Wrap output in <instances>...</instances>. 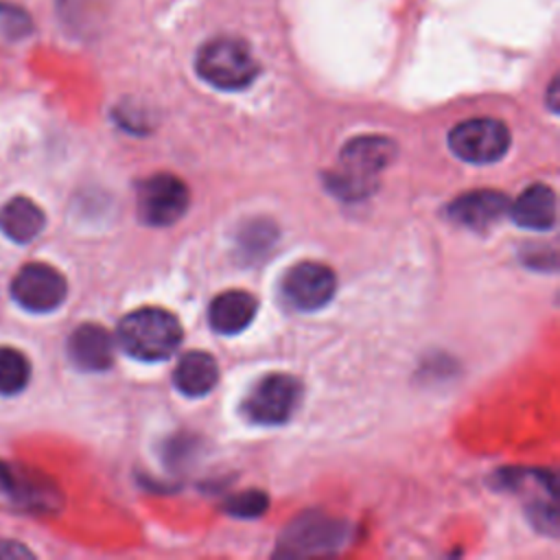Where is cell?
<instances>
[{"label":"cell","mask_w":560,"mask_h":560,"mask_svg":"<svg viewBox=\"0 0 560 560\" xmlns=\"http://www.w3.org/2000/svg\"><path fill=\"white\" fill-rule=\"evenodd\" d=\"M173 381L175 387L188 398L206 396L219 381V368L214 357L201 350L184 354L175 368Z\"/></svg>","instance_id":"9a60e30c"},{"label":"cell","mask_w":560,"mask_h":560,"mask_svg":"<svg viewBox=\"0 0 560 560\" xmlns=\"http://www.w3.org/2000/svg\"><path fill=\"white\" fill-rule=\"evenodd\" d=\"M66 278L46 262L24 265L11 280L13 300L31 313H48L66 300Z\"/></svg>","instance_id":"ba28073f"},{"label":"cell","mask_w":560,"mask_h":560,"mask_svg":"<svg viewBox=\"0 0 560 560\" xmlns=\"http://www.w3.org/2000/svg\"><path fill=\"white\" fill-rule=\"evenodd\" d=\"M0 497L4 503L28 512H50L61 503L57 486L44 472L7 462H0Z\"/></svg>","instance_id":"5b68a950"},{"label":"cell","mask_w":560,"mask_h":560,"mask_svg":"<svg viewBox=\"0 0 560 560\" xmlns=\"http://www.w3.org/2000/svg\"><path fill=\"white\" fill-rule=\"evenodd\" d=\"M337 289V280L330 267L322 262H298L282 280L284 300L298 311H317L326 306Z\"/></svg>","instance_id":"9c48e42d"},{"label":"cell","mask_w":560,"mask_h":560,"mask_svg":"<svg viewBox=\"0 0 560 560\" xmlns=\"http://www.w3.org/2000/svg\"><path fill=\"white\" fill-rule=\"evenodd\" d=\"M31 378V363L18 350L9 346H0V394L11 396L26 387Z\"/></svg>","instance_id":"ac0fdd59"},{"label":"cell","mask_w":560,"mask_h":560,"mask_svg":"<svg viewBox=\"0 0 560 560\" xmlns=\"http://www.w3.org/2000/svg\"><path fill=\"white\" fill-rule=\"evenodd\" d=\"M118 343L138 361H164L182 343V324L164 308L144 306L120 319Z\"/></svg>","instance_id":"6da1fadb"},{"label":"cell","mask_w":560,"mask_h":560,"mask_svg":"<svg viewBox=\"0 0 560 560\" xmlns=\"http://www.w3.org/2000/svg\"><path fill=\"white\" fill-rule=\"evenodd\" d=\"M267 508V497L258 490H247V492H241L236 497H232L228 503H225V510L234 516H241V518H252V516H258L262 514Z\"/></svg>","instance_id":"ffe728a7"},{"label":"cell","mask_w":560,"mask_h":560,"mask_svg":"<svg viewBox=\"0 0 560 560\" xmlns=\"http://www.w3.org/2000/svg\"><path fill=\"white\" fill-rule=\"evenodd\" d=\"M112 7L114 0H57V15L68 28L88 33L103 24Z\"/></svg>","instance_id":"e0dca14e"},{"label":"cell","mask_w":560,"mask_h":560,"mask_svg":"<svg viewBox=\"0 0 560 560\" xmlns=\"http://www.w3.org/2000/svg\"><path fill=\"white\" fill-rule=\"evenodd\" d=\"M448 144L464 162L488 164L508 151L510 131L497 118H470L453 127Z\"/></svg>","instance_id":"52a82bcc"},{"label":"cell","mask_w":560,"mask_h":560,"mask_svg":"<svg viewBox=\"0 0 560 560\" xmlns=\"http://www.w3.org/2000/svg\"><path fill=\"white\" fill-rule=\"evenodd\" d=\"M508 212L521 228L549 230L556 223V195L545 184H532L518 195Z\"/></svg>","instance_id":"5bb4252c"},{"label":"cell","mask_w":560,"mask_h":560,"mask_svg":"<svg viewBox=\"0 0 560 560\" xmlns=\"http://www.w3.org/2000/svg\"><path fill=\"white\" fill-rule=\"evenodd\" d=\"M33 553L24 547V545H20V542H15V540H2L0 542V558L4 560V558H31Z\"/></svg>","instance_id":"44dd1931"},{"label":"cell","mask_w":560,"mask_h":560,"mask_svg":"<svg viewBox=\"0 0 560 560\" xmlns=\"http://www.w3.org/2000/svg\"><path fill=\"white\" fill-rule=\"evenodd\" d=\"M197 74L219 90H243L258 77V63L249 46L234 37L206 42L195 59Z\"/></svg>","instance_id":"3957f363"},{"label":"cell","mask_w":560,"mask_h":560,"mask_svg":"<svg viewBox=\"0 0 560 560\" xmlns=\"http://www.w3.org/2000/svg\"><path fill=\"white\" fill-rule=\"evenodd\" d=\"M190 203L188 186L168 173L151 175L138 186V214L144 223L166 228L179 221Z\"/></svg>","instance_id":"8992f818"},{"label":"cell","mask_w":560,"mask_h":560,"mask_svg":"<svg viewBox=\"0 0 560 560\" xmlns=\"http://www.w3.org/2000/svg\"><path fill=\"white\" fill-rule=\"evenodd\" d=\"M256 311H258V302L252 293L232 289V291L219 293L212 300L208 308V322L221 335H236L252 324V319L256 317Z\"/></svg>","instance_id":"4fadbf2b"},{"label":"cell","mask_w":560,"mask_h":560,"mask_svg":"<svg viewBox=\"0 0 560 560\" xmlns=\"http://www.w3.org/2000/svg\"><path fill=\"white\" fill-rule=\"evenodd\" d=\"M346 538V527L332 518L308 514L298 518L282 536L278 551L284 556H319L335 551Z\"/></svg>","instance_id":"30bf717a"},{"label":"cell","mask_w":560,"mask_h":560,"mask_svg":"<svg viewBox=\"0 0 560 560\" xmlns=\"http://www.w3.org/2000/svg\"><path fill=\"white\" fill-rule=\"evenodd\" d=\"M300 392L302 387L291 374H267L245 396L243 411L252 422L282 424L295 413Z\"/></svg>","instance_id":"277c9868"},{"label":"cell","mask_w":560,"mask_h":560,"mask_svg":"<svg viewBox=\"0 0 560 560\" xmlns=\"http://www.w3.org/2000/svg\"><path fill=\"white\" fill-rule=\"evenodd\" d=\"M46 225L42 208L28 197H13L0 210V230L15 243L33 241Z\"/></svg>","instance_id":"2e32d148"},{"label":"cell","mask_w":560,"mask_h":560,"mask_svg":"<svg viewBox=\"0 0 560 560\" xmlns=\"http://www.w3.org/2000/svg\"><path fill=\"white\" fill-rule=\"evenodd\" d=\"M394 153V142L383 136H361L350 140L341 151L339 168L328 177L330 190L346 199L370 195Z\"/></svg>","instance_id":"7a4b0ae2"},{"label":"cell","mask_w":560,"mask_h":560,"mask_svg":"<svg viewBox=\"0 0 560 560\" xmlns=\"http://www.w3.org/2000/svg\"><path fill=\"white\" fill-rule=\"evenodd\" d=\"M510 201L499 190H472L462 197H457L448 214L470 230H486L494 225L503 214H508Z\"/></svg>","instance_id":"7c38bea8"},{"label":"cell","mask_w":560,"mask_h":560,"mask_svg":"<svg viewBox=\"0 0 560 560\" xmlns=\"http://www.w3.org/2000/svg\"><path fill=\"white\" fill-rule=\"evenodd\" d=\"M31 18L24 9L9 4V2H0V35L9 37V39H20L24 35L31 33Z\"/></svg>","instance_id":"d6986e66"},{"label":"cell","mask_w":560,"mask_h":560,"mask_svg":"<svg viewBox=\"0 0 560 560\" xmlns=\"http://www.w3.org/2000/svg\"><path fill=\"white\" fill-rule=\"evenodd\" d=\"M68 354L79 370L103 372L114 363V339L98 324H81L68 339Z\"/></svg>","instance_id":"8fae6325"}]
</instances>
